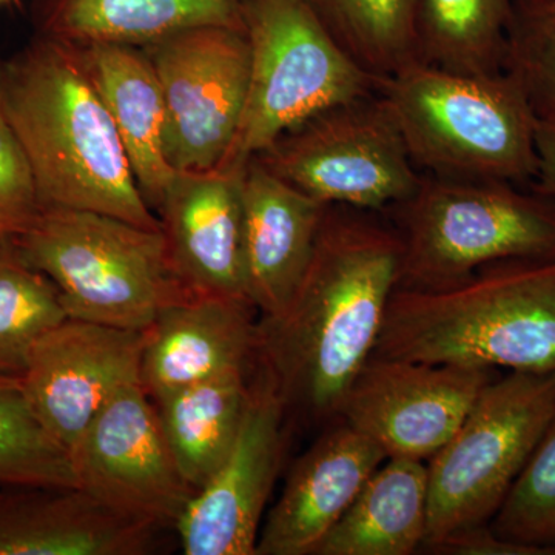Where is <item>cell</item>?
Wrapping results in <instances>:
<instances>
[{
  "label": "cell",
  "mask_w": 555,
  "mask_h": 555,
  "mask_svg": "<svg viewBox=\"0 0 555 555\" xmlns=\"http://www.w3.org/2000/svg\"><path fill=\"white\" fill-rule=\"evenodd\" d=\"M401 243L379 211L328 206L308 272L275 317L259 318V366L287 415L332 423L377 345L400 280Z\"/></svg>",
  "instance_id": "6da1fadb"
},
{
  "label": "cell",
  "mask_w": 555,
  "mask_h": 555,
  "mask_svg": "<svg viewBox=\"0 0 555 555\" xmlns=\"http://www.w3.org/2000/svg\"><path fill=\"white\" fill-rule=\"evenodd\" d=\"M2 90L42 208L94 211L160 229L79 47L35 33L3 60Z\"/></svg>",
  "instance_id": "7a4b0ae2"
},
{
  "label": "cell",
  "mask_w": 555,
  "mask_h": 555,
  "mask_svg": "<svg viewBox=\"0 0 555 555\" xmlns=\"http://www.w3.org/2000/svg\"><path fill=\"white\" fill-rule=\"evenodd\" d=\"M372 356L555 372V257L491 262L438 291L396 288Z\"/></svg>",
  "instance_id": "3957f363"
},
{
  "label": "cell",
  "mask_w": 555,
  "mask_h": 555,
  "mask_svg": "<svg viewBox=\"0 0 555 555\" xmlns=\"http://www.w3.org/2000/svg\"><path fill=\"white\" fill-rule=\"evenodd\" d=\"M420 173L529 185L539 179V124L511 73L463 75L415 61L379 80Z\"/></svg>",
  "instance_id": "277c9868"
},
{
  "label": "cell",
  "mask_w": 555,
  "mask_h": 555,
  "mask_svg": "<svg viewBox=\"0 0 555 555\" xmlns=\"http://www.w3.org/2000/svg\"><path fill=\"white\" fill-rule=\"evenodd\" d=\"M401 243L404 291H438L505 259L555 257V198L507 181L422 173L411 196L382 211Z\"/></svg>",
  "instance_id": "5b68a950"
},
{
  "label": "cell",
  "mask_w": 555,
  "mask_h": 555,
  "mask_svg": "<svg viewBox=\"0 0 555 555\" xmlns=\"http://www.w3.org/2000/svg\"><path fill=\"white\" fill-rule=\"evenodd\" d=\"M13 241L56 284L72 320L147 331L160 310L192 297L171 269L160 229L49 207Z\"/></svg>",
  "instance_id": "8992f818"
},
{
  "label": "cell",
  "mask_w": 555,
  "mask_h": 555,
  "mask_svg": "<svg viewBox=\"0 0 555 555\" xmlns=\"http://www.w3.org/2000/svg\"><path fill=\"white\" fill-rule=\"evenodd\" d=\"M243 22L247 98L222 169L243 170L305 120L378 91L379 80L347 56L302 0H244Z\"/></svg>",
  "instance_id": "52a82bcc"
},
{
  "label": "cell",
  "mask_w": 555,
  "mask_h": 555,
  "mask_svg": "<svg viewBox=\"0 0 555 555\" xmlns=\"http://www.w3.org/2000/svg\"><path fill=\"white\" fill-rule=\"evenodd\" d=\"M555 414V372L509 371L481 390L454 436L430 456L422 550L489 524Z\"/></svg>",
  "instance_id": "ba28073f"
},
{
  "label": "cell",
  "mask_w": 555,
  "mask_h": 555,
  "mask_svg": "<svg viewBox=\"0 0 555 555\" xmlns=\"http://www.w3.org/2000/svg\"><path fill=\"white\" fill-rule=\"evenodd\" d=\"M255 158L320 203L379 214L422 179L378 91L318 113Z\"/></svg>",
  "instance_id": "9c48e42d"
},
{
  "label": "cell",
  "mask_w": 555,
  "mask_h": 555,
  "mask_svg": "<svg viewBox=\"0 0 555 555\" xmlns=\"http://www.w3.org/2000/svg\"><path fill=\"white\" fill-rule=\"evenodd\" d=\"M142 50L163 91L170 166L175 171L218 169L232 149L246 105V30L199 25Z\"/></svg>",
  "instance_id": "30bf717a"
},
{
  "label": "cell",
  "mask_w": 555,
  "mask_h": 555,
  "mask_svg": "<svg viewBox=\"0 0 555 555\" xmlns=\"http://www.w3.org/2000/svg\"><path fill=\"white\" fill-rule=\"evenodd\" d=\"M78 488L142 524L177 526L195 495L141 382L120 387L68 451Z\"/></svg>",
  "instance_id": "8fae6325"
},
{
  "label": "cell",
  "mask_w": 555,
  "mask_h": 555,
  "mask_svg": "<svg viewBox=\"0 0 555 555\" xmlns=\"http://www.w3.org/2000/svg\"><path fill=\"white\" fill-rule=\"evenodd\" d=\"M496 369L371 356L347 387L338 418L389 456L429 460L454 436Z\"/></svg>",
  "instance_id": "7c38bea8"
},
{
  "label": "cell",
  "mask_w": 555,
  "mask_h": 555,
  "mask_svg": "<svg viewBox=\"0 0 555 555\" xmlns=\"http://www.w3.org/2000/svg\"><path fill=\"white\" fill-rule=\"evenodd\" d=\"M287 416L257 361L235 443L175 526L184 554L257 555L262 514L283 462Z\"/></svg>",
  "instance_id": "4fadbf2b"
},
{
  "label": "cell",
  "mask_w": 555,
  "mask_h": 555,
  "mask_svg": "<svg viewBox=\"0 0 555 555\" xmlns=\"http://www.w3.org/2000/svg\"><path fill=\"white\" fill-rule=\"evenodd\" d=\"M144 343L145 331L72 318L40 339L22 383L39 422L65 451L120 387L141 382Z\"/></svg>",
  "instance_id": "5bb4252c"
},
{
  "label": "cell",
  "mask_w": 555,
  "mask_h": 555,
  "mask_svg": "<svg viewBox=\"0 0 555 555\" xmlns=\"http://www.w3.org/2000/svg\"><path fill=\"white\" fill-rule=\"evenodd\" d=\"M243 170L177 171L158 210L171 269L190 294L248 299ZM251 302V301H250Z\"/></svg>",
  "instance_id": "9a60e30c"
},
{
  "label": "cell",
  "mask_w": 555,
  "mask_h": 555,
  "mask_svg": "<svg viewBox=\"0 0 555 555\" xmlns=\"http://www.w3.org/2000/svg\"><path fill=\"white\" fill-rule=\"evenodd\" d=\"M246 299L192 297L160 310L145 331L141 385L153 401L257 366L258 321Z\"/></svg>",
  "instance_id": "2e32d148"
},
{
  "label": "cell",
  "mask_w": 555,
  "mask_h": 555,
  "mask_svg": "<svg viewBox=\"0 0 555 555\" xmlns=\"http://www.w3.org/2000/svg\"><path fill=\"white\" fill-rule=\"evenodd\" d=\"M386 459L374 440L341 418L328 423L292 466L259 531L257 555H312Z\"/></svg>",
  "instance_id": "e0dca14e"
},
{
  "label": "cell",
  "mask_w": 555,
  "mask_h": 555,
  "mask_svg": "<svg viewBox=\"0 0 555 555\" xmlns=\"http://www.w3.org/2000/svg\"><path fill=\"white\" fill-rule=\"evenodd\" d=\"M327 204L310 198L257 158L243 173L247 294L261 317L283 312L313 257Z\"/></svg>",
  "instance_id": "ac0fdd59"
},
{
  "label": "cell",
  "mask_w": 555,
  "mask_h": 555,
  "mask_svg": "<svg viewBox=\"0 0 555 555\" xmlns=\"http://www.w3.org/2000/svg\"><path fill=\"white\" fill-rule=\"evenodd\" d=\"M156 532L79 488L0 485V555H142Z\"/></svg>",
  "instance_id": "d6986e66"
},
{
  "label": "cell",
  "mask_w": 555,
  "mask_h": 555,
  "mask_svg": "<svg viewBox=\"0 0 555 555\" xmlns=\"http://www.w3.org/2000/svg\"><path fill=\"white\" fill-rule=\"evenodd\" d=\"M118 131L139 192L155 214L177 171L166 152V105L144 50L116 43L79 47Z\"/></svg>",
  "instance_id": "ffe728a7"
},
{
  "label": "cell",
  "mask_w": 555,
  "mask_h": 555,
  "mask_svg": "<svg viewBox=\"0 0 555 555\" xmlns=\"http://www.w3.org/2000/svg\"><path fill=\"white\" fill-rule=\"evenodd\" d=\"M244 0H31L36 35L142 49L199 25L244 28Z\"/></svg>",
  "instance_id": "44dd1931"
},
{
  "label": "cell",
  "mask_w": 555,
  "mask_h": 555,
  "mask_svg": "<svg viewBox=\"0 0 555 555\" xmlns=\"http://www.w3.org/2000/svg\"><path fill=\"white\" fill-rule=\"evenodd\" d=\"M427 511V465L389 456L312 555L415 554L426 540Z\"/></svg>",
  "instance_id": "7402d4cb"
},
{
  "label": "cell",
  "mask_w": 555,
  "mask_h": 555,
  "mask_svg": "<svg viewBox=\"0 0 555 555\" xmlns=\"http://www.w3.org/2000/svg\"><path fill=\"white\" fill-rule=\"evenodd\" d=\"M254 371L222 375L153 401L179 470L195 491L235 443Z\"/></svg>",
  "instance_id": "603a6c76"
},
{
  "label": "cell",
  "mask_w": 555,
  "mask_h": 555,
  "mask_svg": "<svg viewBox=\"0 0 555 555\" xmlns=\"http://www.w3.org/2000/svg\"><path fill=\"white\" fill-rule=\"evenodd\" d=\"M514 0H420L416 57L463 73L503 72Z\"/></svg>",
  "instance_id": "cb8c5ba5"
},
{
  "label": "cell",
  "mask_w": 555,
  "mask_h": 555,
  "mask_svg": "<svg viewBox=\"0 0 555 555\" xmlns=\"http://www.w3.org/2000/svg\"><path fill=\"white\" fill-rule=\"evenodd\" d=\"M331 38L382 80L416 57L420 0H302Z\"/></svg>",
  "instance_id": "d4e9b609"
},
{
  "label": "cell",
  "mask_w": 555,
  "mask_h": 555,
  "mask_svg": "<svg viewBox=\"0 0 555 555\" xmlns=\"http://www.w3.org/2000/svg\"><path fill=\"white\" fill-rule=\"evenodd\" d=\"M67 320L56 284L0 238V375L24 377L40 339Z\"/></svg>",
  "instance_id": "484cf974"
},
{
  "label": "cell",
  "mask_w": 555,
  "mask_h": 555,
  "mask_svg": "<svg viewBox=\"0 0 555 555\" xmlns=\"http://www.w3.org/2000/svg\"><path fill=\"white\" fill-rule=\"evenodd\" d=\"M0 485L78 488L68 452L33 411L22 378L0 375Z\"/></svg>",
  "instance_id": "4316f807"
},
{
  "label": "cell",
  "mask_w": 555,
  "mask_h": 555,
  "mask_svg": "<svg viewBox=\"0 0 555 555\" xmlns=\"http://www.w3.org/2000/svg\"><path fill=\"white\" fill-rule=\"evenodd\" d=\"M503 69L520 82L539 127L555 133V0H514Z\"/></svg>",
  "instance_id": "83f0119b"
},
{
  "label": "cell",
  "mask_w": 555,
  "mask_h": 555,
  "mask_svg": "<svg viewBox=\"0 0 555 555\" xmlns=\"http://www.w3.org/2000/svg\"><path fill=\"white\" fill-rule=\"evenodd\" d=\"M489 525L502 539L555 555V414Z\"/></svg>",
  "instance_id": "f1b7e54d"
},
{
  "label": "cell",
  "mask_w": 555,
  "mask_h": 555,
  "mask_svg": "<svg viewBox=\"0 0 555 555\" xmlns=\"http://www.w3.org/2000/svg\"><path fill=\"white\" fill-rule=\"evenodd\" d=\"M0 56V238H17L35 224L40 206L30 159L11 126L3 104Z\"/></svg>",
  "instance_id": "f546056e"
},
{
  "label": "cell",
  "mask_w": 555,
  "mask_h": 555,
  "mask_svg": "<svg viewBox=\"0 0 555 555\" xmlns=\"http://www.w3.org/2000/svg\"><path fill=\"white\" fill-rule=\"evenodd\" d=\"M427 553L440 555H551L542 547L521 545L502 539L491 525H477L460 529L427 547Z\"/></svg>",
  "instance_id": "4dcf8cb0"
},
{
  "label": "cell",
  "mask_w": 555,
  "mask_h": 555,
  "mask_svg": "<svg viewBox=\"0 0 555 555\" xmlns=\"http://www.w3.org/2000/svg\"><path fill=\"white\" fill-rule=\"evenodd\" d=\"M537 147L540 153L539 179L531 185V189L546 193L555 198V133L542 129L537 130Z\"/></svg>",
  "instance_id": "1f68e13d"
},
{
  "label": "cell",
  "mask_w": 555,
  "mask_h": 555,
  "mask_svg": "<svg viewBox=\"0 0 555 555\" xmlns=\"http://www.w3.org/2000/svg\"><path fill=\"white\" fill-rule=\"evenodd\" d=\"M16 2V0H0V5H9V3Z\"/></svg>",
  "instance_id": "d6a6232c"
}]
</instances>
